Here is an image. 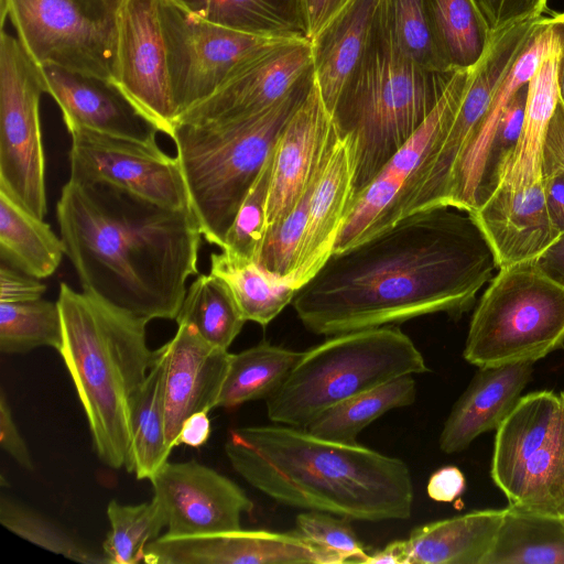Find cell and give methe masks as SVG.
<instances>
[{
    "instance_id": "ac0fdd59",
    "label": "cell",
    "mask_w": 564,
    "mask_h": 564,
    "mask_svg": "<svg viewBox=\"0 0 564 564\" xmlns=\"http://www.w3.org/2000/svg\"><path fill=\"white\" fill-rule=\"evenodd\" d=\"M164 564H341L344 558L295 532L243 530L172 536L156 546Z\"/></svg>"
},
{
    "instance_id": "52a82bcc",
    "label": "cell",
    "mask_w": 564,
    "mask_h": 564,
    "mask_svg": "<svg viewBox=\"0 0 564 564\" xmlns=\"http://www.w3.org/2000/svg\"><path fill=\"white\" fill-rule=\"evenodd\" d=\"M429 371L411 338L383 326L330 336L301 354L283 383L265 399L268 417L306 429L335 404L392 379Z\"/></svg>"
},
{
    "instance_id": "603a6c76",
    "label": "cell",
    "mask_w": 564,
    "mask_h": 564,
    "mask_svg": "<svg viewBox=\"0 0 564 564\" xmlns=\"http://www.w3.org/2000/svg\"><path fill=\"white\" fill-rule=\"evenodd\" d=\"M532 372V362L479 368L444 423L441 451L459 453L480 434L497 430L521 398Z\"/></svg>"
},
{
    "instance_id": "3957f363",
    "label": "cell",
    "mask_w": 564,
    "mask_h": 564,
    "mask_svg": "<svg viewBox=\"0 0 564 564\" xmlns=\"http://www.w3.org/2000/svg\"><path fill=\"white\" fill-rule=\"evenodd\" d=\"M225 453L249 485L289 507L367 522L405 520L412 512L409 466L357 443L254 425L230 430Z\"/></svg>"
},
{
    "instance_id": "5bb4252c",
    "label": "cell",
    "mask_w": 564,
    "mask_h": 564,
    "mask_svg": "<svg viewBox=\"0 0 564 564\" xmlns=\"http://www.w3.org/2000/svg\"><path fill=\"white\" fill-rule=\"evenodd\" d=\"M150 481L166 518L167 535L238 530L241 514L253 509L235 481L196 460L166 462Z\"/></svg>"
},
{
    "instance_id": "484cf974",
    "label": "cell",
    "mask_w": 564,
    "mask_h": 564,
    "mask_svg": "<svg viewBox=\"0 0 564 564\" xmlns=\"http://www.w3.org/2000/svg\"><path fill=\"white\" fill-rule=\"evenodd\" d=\"M563 44L544 57L528 84L524 119L518 144L499 167L491 191H523L543 181V143L560 100L557 74Z\"/></svg>"
},
{
    "instance_id": "2e32d148",
    "label": "cell",
    "mask_w": 564,
    "mask_h": 564,
    "mask_svg": "<svg viewBox=\"0 0 564 564\" xmlns=\"http://www.w3.org/2000/svg\"><path fill=\"white\" fill-rule=\"evenodd\" d=\"M116 82L159 126L172 135L177 120L159 0H122L118 21Z\"/></svg>"
},
{
    "instance_id": "4316f807",
    "label": "cell",
    "mask_w": 564,
    "mask_h": 564,
    "mask_svg": "<svg viewBox=\"0 0 564 564\" xmlns=\"http://www.w3.org/2000/svg\"><path fill=\"white\" fill-rule=\"evenodd\" d=\"M503 514L475 510L415 528L406 539L409 564H482Z\"/></svg>"
},
{
    "instance_id": "74e56055",
    "label": "cell",
    "mask_w": 564,
    "mask_h": 564,
    "mask_svg": "<svg viewBox=\"0 0 564 564\" xmlns=\"http://www.w3.org/2000/svg\"><path fill=\"white\" fill-rule=\"evenodd\" d=\"M62 317L56 302L37 300L0 303V351L23 354L37 347L58 349Z\"/></svg>"
},
{
    "instance_id": "d6986e66",
    "label": "cell",
    "mask_w": 564,
    "mask_h": 564,
    "mask_svg": "<svg viewBox=\"0 0 564 564\" xmlns=\"http://www.w3.org/2000/svg\"><path fill=\"white\" fill-rule=\"evenodd\" d=\"M336 139L332 117L315 83L274 145L268 225L282 219L296 206L322 169Z\"/></svg>"
},
{
    "instance_id": "ffe728a7",
    "label": "cell",
    "mask_w": 564,
    "mask_h": 564,
    "mask_svg": "<svg viewBox=\"0 0 564 564\" xmlns=\"http://www.w3.org/2000/svg\"><path fill=\"white\" fill-rule=\"evenodd\" d=\"M177 325L174 336L156 349L163 365L165 429L172 447L189 415L216 408L230 355L206 341L193 326Z\"/></svg>"
},
{
    "instance_id": "4fadbf2b",
    "label": "cell",
    "mask_w": 564,
    "mask_h": 564,
    "mask_svg": "<svg viewBox=\"0 0 564 564\" xmlns=\"http://www.w3.org/2000/svg\"><path fill=\"white\" fill-rule=\"evenodd\" d=\"M68 132L70 181L106 183L164 207L191 209L176 156L167 155L159 145L97 131Z\"/></svg>"
},
{
    "instance_id": "7a4b0ae2",
    "label": "cell",
    "mask_w": 564,
    "mask_h": 564,
    "mask_svg": "<svg viewBox=\"0 0 564 564\" xmlns=\"http://www.w3.org/2000/svg\"><path fill=\"white\" fill-rule=\"evenodd\" d=\"M56 218L84 292L148 323L176 318L187 279L198 273L203 232L189 208L68 180Z\"/></svg>"
},
{
    "instance_id": "ba28073f",
    "label": "cell",
    "mask_w": 564,
    "mask_h": 564,
    "mask_svg": "<svg viewBox=\"0 0 564 564\" xmlns=\"http://www.w3.org/2000/svg\"><path fill=\"white\" fill-rule=\"evenodd\" d=\"M564 344V283L535 261L499 269L471 316L463 357L478 368L544 358Z\"/></svg>"
},
{
    "instance_id": "836d02e7",
    "label": "cell",
    "mask_w": 564,
    "mask_h": 564,
    "mask_svg": "<svg viewBox=\"0 0 564 564\" xmlns=\"http://www.w3.org/2000/svg\"><path fill=\"white\" fill-rule=\"evenodd\" d=\"M415 398V380L412 375L402 376L335 404L306 430L326 440L357 443L366 426L390 410L412 404Z\"/></svg>"
},
{
    "instance_id": "816d5d0a",
    "label": "cell",
    "mask_w": 564,
    "mask_h": 564,
    "mask_svg": "<svg viewBox=\"0 0 564 564\" xmlns=\"http://www.w3.org/2000/svg\"><path fill=\"white\" fill-rule=\"evenodd\" d=\"M210 432L212 426L208 412H195L183 422L174 446L184 444L191 447H200L209 438Z\"/></svg>"
},
{
    "instance_id": "e575fe53",
    "label": "cell",
    "mask_w": 564,
    "mask_h": 564,
    "mask_svg": "<svg viewBox=\"0 0 564 564\" xmlns=\"http://www.w3.org/2000/svg\"><path fill=\"white\" fill-rule=\"evenodd\" d=\"M437 47L452 69L476 65L491 40L480 10L474 0H425Z\"/></svg>"
},
{
    "instance_id": "277c9868",
    "label": "cell",
    "mask_w": 564,
    "mask_h": 564,
    "mask_svg": "<svg viewBox=\"0 0 564 564\" xmlns=\"http://www.w3.org/2000/svg\"><path fill=\"white\" fill-rule=\"evenodd\" d=\"M62 341L57 349L82 403L93 445L108 467H124L130 408L152 364L148 322L59 284Z\"/></svg>"
},
{
    "instance_id": "4dcf8cb0",
    "label": "cell",
    "mask_w": 564,
    "mask_h": 564,
    "mask_svg": "<svg viewBox=\"0 0 564 564\" xmlns=\"http://www.w3.org/2000/svg\"><path fill=\"white\" fill-rule=\"evenodd\" d=\"M482 564H564V518L505 508Z\"/></svg>"
},
{
    "instance_id": "d590c367",
    "label": "cell",
    "mask_w": 564,
    "mask_h": 564,
    "mask_svg": "<svg viewBox=\"0 0 564 564\" xmlns=\"http://www.w3.org/2000/svg\"><path fill=\"white\" fill-rule=\"evenodd\" d=\"M175 321L193 326L210 345L226 350L247 322L228 285L210 272L191 283Z\"/></svg>"
},
{
    "instance_id": "db71d44e",
    "label": "cell",
    "mask_w": 564,
    "mask_h": 564,
    "mask_svg": "<svg viewBox=\"0 0 564 564\" xmlns=\"http://www.w3.org/2000/svg\"><path fill=\"white\" fill-rule=\"evenodd\" d=\"M536 262L546 273L564 283V232Z\"/></svg>"
},
{
    "instance_id": "30bf717a",
    "label": "cell",
    "mask_w": 564,
    "mask_h": 564,
    "mask_svg": "<svg viewBox=\"0 0 564 564\" xmlns=\"http://www.w3.org/2000/svg\"><path fill=\"white\" fill-rule=\"evenodd\" d=\"M122 0H1L30 55L42 65L117 79Z\"/></svg>"
},
{
    "instance_id": "44dd1931",
    "label": "cell",
    "mask_w": 564,
    "mask_h": 564,
    "mask_svg": "<svg viewBox=\"0 0 564 564\" xmlns=\"http://www.w3.org/2000/svg\"><path fill=\"white\" fill-rule=\"evenodd\" d=\"M470 214L498 269L538 260L560 237L546 210L543 183L523 191L495 188Z\"/></svg>"
},
{
    "instance_id": "681fc988",
    "label": "cell",
    "mask_w": 564,
    "mask_h": 564,
    "mask_svg": "<svg viewBox=\"0 0 564 564\" xmlns=\"http://www.w3.org/2000/svg\"><path fill=\"white\" fill-rule=\"evenodd\" d=\"M466 487L465 476L455 466H444L434 471L426 486L427 496L437 502H453Z\"/></svg>"
},
{
    "instance_id": "7dc6e473",
    "label": "cell",
    "mask_w": 564,
    "mask_h": 564,
    "mask_svg": "<svg viewBox=\"0 0 564 564\" xmlns=\"http://www.w3.org/2000/svg\"><path fill=\"white\" fill-rule=\"evenodd\" d=\"M564 172V106L558 100L550 120L542 151L543 176Z\"/></svg>"
},
{
    "instance_id": "7bdbcfd3",
    "label": "cell",
    "mask_w": 564,
    "mask_h": 564,
    "mask_svg": "<svg viewBox=\"0 0 564 564\" xmlns=\"http://www.w3.org/2000/svg\"><path fill=\"white\" fill-rule=\"evenodd\" d=\"M300 536L341 556L345 563H362L367 553L349 519L324 511L307 510L296 516Z\"/></svg>"
},
{
    "instance_id": "f546056e",
    "label": "cell",
    "mask_w": 564,
    "mask_h": 564,
    "mask_svg": "<svg viewBox=\"0 0 564 564\" xmlns=\"http://www.w3.org/2000/svg\"><path fill=\"white\" fill-rule=\"evenodd\" d=\"M162 375V360L154 350L149 373L130 408V444L124 468L137 479L150 480L173 449L165 429Z\"/></svg>"
},
{
    "instance_id": "f5cc1de1",
    "label": "cell",
    "mask_w": 564,
    "mask_h": 564,
    "mask_svg": "<svg viewBox=\"0 0 564 564\" xmlns=\"http://www.w3.org/2000/svg\"><path fill=\"white\" fill-rule=\"evenodd\" d=\"M350 0H304L310 36L316 35Z\"/></svg>"
},
{
    "instance_id": "8fae6325",
    "label": "cell",
    "mask_w": 564,
    "mask_h": 564,
    "mask_svg": "<svg viewBox=\"0 0 564 564\" xmlns=\"http://www.w3.org/2000/svg\"><path fill=\"white\" fill-rule=\"evenodd\" d=\"M42 66L18 36H0V191L34 216L47 213L40 99Z\"/></svg>"
},
{
    "instance_id": "ee69618b",
    "label": "cell",
    "mask_w": 564,
    "mask_h": 564,
    "mask_svg": "<svg viewBox=\"0 0 564 564\" xmlns=\"http://www.w3.org/2000/svg\"><path fill=\"white\" fill-rule=\"evenodd\" d=\"M528 84L514 94L497 123L488 150L477 206L491 191L499 167L509 159L518 144L524 119Z\"/></svg>"
},
{
    "instance_id": "d6a6232c",
    "label": "cell",
    "mask_w": 564,
    "mask_h": 564,
    "mask_svg": "<svg viewBox=\"0 0 564 564\" xmlns=\"http://www.w3.org/2000/svg\"><path fill=\"white\" fill-rule=\"evenodd\" d=\"M301 354L269 341L230 354L216 408L230 409L267 399L283 383Z\"/></svg>"
},
{
    "instance_id": "cb8c5ba5",
    "label": "cell",
    "mask_w": 564,
    "mask_h": 564,
    "mask_svg": "<svg viewBox=\"0 0 564 564\" xmlns=\"http://www.w3.org/2000/svg\"><path fill=\"white\" fill-rule=\"evenodd\" d=\"M352 162L349 142L337 135L310 200L301 251L290 284L301 289L333 253L352 200Z\"/></svg>"
},
{
    "instance_id": "f6af8a7d",
    "label": "cell",
    "mask_w": 564,
    "mask_h": 564,
    "mask_svg": "<svg viewBox=\"0 0 564 564\" xmlns=\"http://www.w3.org/2000/svg\"><path fill=\"white\" fill-rule=\"evenodd\" d=\"M495 33L520 20L543 15L547 0H474Z\"/></svg>"
},
{
    "instance_id": "8992f818",
    "label": "cell",
    "mask_w": 564,
    "mask_h": 564,
    "mask_svg": "<svg viewBox=\"0 0 564 564\" xmlns=\"http://www.w3.org/2000/svg\"><path fill=\"white\" fill-rule=\"evenodd\" d=\"M315 84L313 66L270 108L230 121L176 122V148L189 207L203 237L220 249L288 121Z\"/></svg>"
},
{
    "instance_id": "6da1fadb",
    "label": "cell",
    "mask_w": 564,
    "mask_h": 564,
    "mask_svg": "<svg viewBox=\"0 0 564 564\" xmlns=\"http://www.w3.org/2000/svg\"><path fill=\"white\" fill-rule=\"evenodd\" d=\"M497 268L470 213L434 207L333 252L292 303L304 327L324 336L440 312L458 315Z\"/></svg>"
},
{
    "instance_id": "b9f144b4",
    "label": "cell",
    "mask_w": 564,
    "mask_h": 564,
    "mask_svg": "<svg viewBox=\"0 0 564 564\" xmlns=\"http://www.w3.org/2000/svg\"><path fill=\"white\" fill-rule=\"evenodd\" d=\"M272 167L273 150L245 198L221 250L240 258L256 260L268 226L267 207Z\"/></svg>"
},
{
    "instance_id": "83f0119b",
    "label": "cell",
    "mask_w": 564,
    "mask_h": 564,
    "mask_svg": "<svg viewBox=\"0 0 564 564\" xmlns=\"http://www.w3.org/2000/svg\"><path fill=\"white\" fill-rule=\"evenodd\" d=\"M198 18L243 33L311 41L304 0H174Z\"/></svg>"
},
{
    "instance_id": "7c38bea8",
    "label": "cell",
    "mask_w": 564,
    "mask_h": 564,
    "mask_svg": "<svg viewBox=\"0 0 564 564\" xmlns=\"http://www.w3.org/2000/svg\"><path fill=\"white\" fill-rule=\"evenodd\" d=\"M177 118L212 96L246 58L274 40L196 17L174 0H159Z\"/></svg>"
},
{
    "instance_id": "f35d334b",
    "label": "cell",
    "mask_w": 564,
    "mask_h": 564,
    "mask_svg": "<svg viewBox=\"0 0 564 564\" xmlns=\"http://www.w3.org/2000/svg\"><path fill=\"white\" fill-rule=\"evenodd\" d=\"M0 522L15 535L74 562L108 563L104 554L93 552L53 521L4 495L0 498Z\"/></svg>"
},
{
    "instance_id": "f907efd6",
    "label": "cell",
    "mask_w": 564,
    "mask_h": 564,
    "mask_svg": "<svg viewBox=\"0 0 564 564\" xmlns=\"http://www.w3.org/2000/svg\"><path fill=\"white\" fill-rule=\"evenodd\" d=\"M545 206L560 236L564 232V172L543 176Z\"/></svg>"
},
{
    "instance_id": "bcb514c9",
    "label": "cell",
    "mask_w": 564,
    "mask_h": 564,
    "mask_svg": "<svg viewBox=\"0 0 564 564\" xmlns=\"http://www.w3.org/2000/svg\"><path fill=\"white\" fill-rule=\"evenodd\" d=\"M46 290L40 279L29 275L8 263L0 265V303H17L43 297Z\"/></svg>"
},
{
    "instance_id": "f1b7e54d",
    "label": "cell",
    "mask_w": 564,
    "mask_h": 564,
    "mask_svg": "<svg viewBox=\"0 0 564 564\" xmlns=\"http://www.w3.org/2000/svg\"><path fill=\"white\" fill-rule=\"evenodd\" d=\"M1 261L37 279L52 275L66 247L44 221L0 191Z\"/></svg>"
},
{
    "instance_id": "c3c4849f",
    "label": "cell",
    "mask_w": 564,
    "mask_h": 564,
    "mask_svg": "<svg viewBox=\"0 0 564 564\" xmlns=\"http://www.w3.org/2000/svg\"><path fill=\"white\" fill-rule=\"evenodd\" d=\"M0 445L19 465L33 470L34 465L28 446L12 417L6 394L0 395Z\"/></svg>"
},
{
    "instance_id": "d4e9b609",
    "label": "cell",
    "mask_w": 564,
    "mask_h": 564,
    "mask_svg": "<svg viewBox=\"0 0 564 564\" xmlns=\"http://www.w3.org/2000/svg\"><path fill=\"white\" fill-rule=\"evenodd\" d=\"M380 1L350 0L311 39L315 83L330 116L364 56Z\"/></svg>"
},
{
    "instance_id": "ab89813d",
    "label": "cell",
    "mask_w": 564,
    "mask_h": 564,
    "mask_svg": "<svg viewBox=\"0 0 564 564\" xmlns=\"http://www.w3.org/2000/svg\"><path fill=\"white\" fill-rule=\"evenodd\" d=\"M322 169L296 206L285 217L267 226L254 261L281 279L289 281L295 268L306 230L310 200Z\"/></svg>"
},
{
    "instance_id": "9a60e30c",
    "label": "cell",
    "mask_w": 564,
    "mask_h": 564,
    "mask_svg": "<svg viewBox=\"0 0 564 564\" xmlns=\"http://www.w3.org/2000/svg\"><path fill=\"white\" fill-rule=\"evenodd\" d=\"M312 66L311 41L270 43L241 62L212 96L176 122H224L259 113L281 100Z\"/></svg>"
},
{
    "instance_id": "8d00e7d4",
    "label": "cell",
    "mask_w": 564,
    "mask_h": 564,
    "mask_svg": "<svg viewBox=\"0 0 564 564\" xmlns=\"http://www.w3.org/2000/svg\"><path fill=\"white\" fill-rule=\"evenodd\" d=\"M110 523L102 551L108 564L143 562L147 546L166 528V518L159 501L121 505L111 500L107 507Z\"/></svg>"
},
{
    "instance_id": "60d3db41",
    "label": "cell",
    "mask_w": 564,
    "mask_h": 564,
    "mask_svg": "<svg viewBox=\"0 0 564 564\" xmlns=\"http://www.w3.org/2000/svg\"><path fill=\"white\" fill-rule=\"evenodd\" d=\"M394 36L406 56L432 70H451L431 28L425 0H388Z\"/></svg>"
},
{
    "instance_id": "9f6ffc18",
    "label": "cell",
    "mask_w": 564,
    "mask_h": 564,
    "mask_svg": "<svg viewBox=\"0 0 564 564\" xmlns=\"http://www.w3.org/2000/svg\"><path fill=\"white\" fill-rule=\"evenodd\" d=\"M557 82H558L560 101L564 106V44H563V48H562L561 56H560Z\"/></svg>"
},
{
    "instance_id": "9c48e42d",
    "label": "cell",
    "mask_w": 564,
    "mask_h": 564,
    "mask_svg": "<svg viewBox=\"0 0 564 564\" xmlns=\"http://www.w3.org/2000/svg\"><path fill=\"white\" fill-rule=\"evenodd\" d=\"M490 475L510 507L564 518V392L519 399L496 430Z\"/></svg>"
},
{
    "instance_id": "11a10c76",
    "label": "cell",
    "mask_w": 564,
    "mask_h": 564,
    "mask_svg": "<svg viewBox=\"0 0 564 564\" xmlns=\"http://www.w3.org/2000/svg\"><path fill=\"white\" fill-rule=\"evenodd\" d=\"M362 563L378 564H409V552L406 540H399L389 543L384 549L373 553L367 554Z\"/></svg>"
},
{
    "instance_id": "1f68e13d",
    "label": "cell",
    "mask_w": 564,
    "mask_h": 564,
    "mask_svg": "<svg viewBox=\"0 0 564 564\" xmlns=\"http://www.w3.org/2000/svg\"><path fill=\"white\" fill-rule=\"evenodd\" d=\"M210 273L228 285L245 319L263 327L293 301L297 292L288 280L267 272L254 260L224 250L210 254Z\"/></svg>"
},
{
    "instance_id": "5b68a950",
    "label": "cell",
    "mask_w": 564,
    "mask_h": 564,
    "mask_svg": "<svg viewBox=\"0 0 564 564\" xmlns=\"http://www.w3.org/2000/svg\"><path fill=\"white\" fill-rule=\"evenodd\" d=\"M456 70H432L404 54L381 0L364 56L344 86L332 120L349 142L352 198L423 123Z\"/></svg>"
},
{
    "instance_id": "e0dca14e",
    "label": "cell",
    "mask_w": 564,
    "mask_h": 564,
    "mask_svg": "<svg viewBox=\"0 0 564 564\" xmlns=\"http://www.w3.org/2000/svg\"><path fill=\"white\" fill-rule=\"evenodd\" d=\"M47 94L58 105L68 131L87 129L158 145L159 126L113 79L42 65Z\"/></svg>"
},
{
    "instance_id": "7402d4cb",
    "label": "cell",
    "mask_w": 564,
    "mask_h": 564,
    "mask_svg": "<svg viewBox=\"0 0 564 564\" xmlns=\"http://www.w3.org/2000/svg\"><path fill=\"white\" fill-rule=\"evenodd\" d=\"M563 43L564 12L546 15L496 93L460 162L447 206L468 213L476 208L489 145L501 113L514 94L531 80L544 57Z\"/></svg>"
}]
</instances>
